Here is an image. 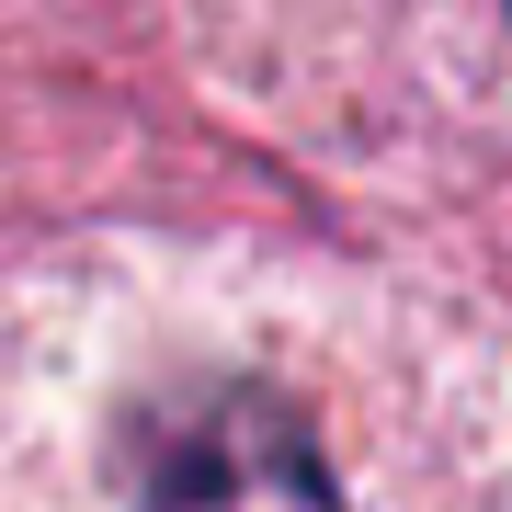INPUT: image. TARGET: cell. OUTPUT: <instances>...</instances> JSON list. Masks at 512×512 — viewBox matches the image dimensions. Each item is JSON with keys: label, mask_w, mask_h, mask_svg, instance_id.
<instances>
[{"label": "cell", "mask_w": 512, "mask_h": 512, "mask_svg": "<svg viewBox=\"0 0 512 512\" xmlns=\"http://www.w3.org/2000/svg\"><path fill=\"white\" fill-rule=\"evenodd\" d=\"M148 512H353L319 433L274 387H217L160 433L148 456Z\"/></svg>", "instance_id": "6da1fadb"}]
</instances>
